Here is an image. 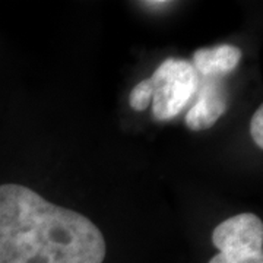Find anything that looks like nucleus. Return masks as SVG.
<instances>
[{"label":"nucleus","mask_w":263,"mask_h":263,"mask_svg":"<svg viewBox=\"0 0 263 263\" xmlns=\"http://www.w3.org/2000/svg\"><path fill=\"white\" fill-rule=\"evenodd\" d=\"M142 6H145V8H151V9H162V8H165V6H168V5H173L171 2H142L141 3Z\"/></svg>","instance_id":"obj_8"},{"label":"nucleus","mask_w":263,"mask_h":263,"mask_svg":"<svg viewBox=\"0 0 263 263\" xmlns=\"http://www.w3.org/2000/svg\"><path fill=\"white\" fill-rule=\"evenodd\" d=\"M197 100L186 114V126L190 130H206L227 111V97L219 79L202 78Z\"/></svg>","instance_id":"obj_4"},{"label":"nucleus","mask_w":263,"mask_h":263,"mask_svg":"<svg viewBox=\"0 0 263 263\" xmlns=\"http://www.w3.org/2000/svg\"><path fill=\"white\" fill-rule=\"evenodd\" d=\"M103 233L27 186L0 184V263H103Z\"/></svg>","instance_id":"obj_1"},{"label":"nucleus","mask_w":263,"mask_h":263,"mask_svg":"<svg viewBox=\"0 0 263 263\" xmlns=\"http://www.w3.org/2000/svg\"><path fill=\"white\" fill-rule=\"evenodd\" d=\"M151 101H152V85L148 78L141 81L132 89L129 104L135 111H143L149 107Z\"/></svg>","instance_id":"obj_6"},{"label":"nucleus","mask_w":263,"mask_h":263,"mask_svg":"<svg viewBox=\"0 0 263 263\" xmlns=\"http://www.w3.org/2000/svg\"><path fill=\"white\" fill-rule=\"evenodd\" d=\"M218 249L209 263H263V222L254 214L222 221L212 233Z\"/></svg>","instance_id":"obj_3"},{"label":"nucleus","mask_w":263,"mask_h":263,"mask_svg":"<svg viewBox=\"0 0 263 263\" xmlns=\"http://www.w3.org/2000/svg\"><path fill=\"white\" fill-rule=\"evenodd\" d=\"M152 85V116L158 122L179 116L197 94L200 78L193 65L170 57L164 60L149 78Z\"/></svg>","instance_id":"obj_2"},{"label":"nucleus","mask_w":263,"mask_h":263,"mask_svg":"<svg viewBox=\"0 0 263 263\" xmlns=\"http://www.w3.org/2000/svg\"><path fill=\"white\" fill-rule=\"evenodd\" d=\"M243 57L241 50L233 44H219L215 47L200 48L193 54V67L199 78L221 79L234 72Z\"/></svg>","instance_id":"obj_5"},{"label":"nucleus","mask_w":263,"mask_h":263,"mask_svg":"<svg viewBox=\"0 0 263 263\" xmlns=\"http://www.w3.org/2000/svg\"><path fill=\"white\" fill-rule=\"evenodd\" d=\"M250 133L253 138L254 143L259 149L263 148V107L259 105V108L254 111L252 122H250Z\"/></svg>","instance_id":"obj_7"}]
</instances>
